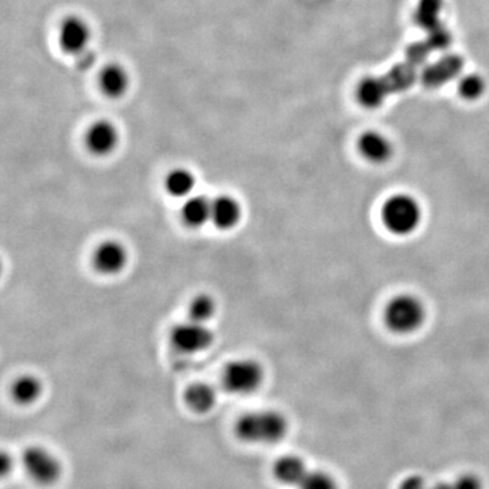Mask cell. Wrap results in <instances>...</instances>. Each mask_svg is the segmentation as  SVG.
<instances>
[{
  "instance_id": "cb8c5ba5",
  "label": "cell",
  "mask_w": 489,
  "mask_h": 489,
  "mask_svg": "<svg viewBox=\"0 0 489 489\" xmlns=\"http://www.w3.org/2000/svg\"><path fill=\"white\" fill-rule=\"evenodd\" d=\"M299 489H339L336 480L329 473L316 470L308 472L302 481H300Z\"/></svg>"
},
{
  "instance_id": "e0dca14e",
  "label": "cell",
  "mask_w": 489,
  "mask_h": 489,
  "mask_svg": "<svg viewBox=\"0 0 489 489\" xmlns=\"http://www.w3.org/2000/svg\"><path fill=\"white\" fill-rule=\"evenodd\" d=\"M416 68L417 67L410 64V63H400V64L394 65L385 77H382L389 94L401 93V91L412 88L413 83L417 80V70Z\"/></svg>"
},
{
  "instance_id": "484cf974",
  "label": "cell",
  "mask_w": 489,
  "mask_h": 489,
  "mask_svg": "<svg viewBox=\"0 0 489 489\" xmlns=\"http://www.w3.org/2000/svg\"><path fill=\"white\" fill-rule=\"evenodd\" d=\"M433 49L428 46L427 41H417V43L410 44L407 48V62L410 64L415 65V67H420V65L425 64L427 62L428 57Z\"/></svg>"
},
{
  "instance_id": "2e32d148",
  "label": "cell",
  "mask_w": 489,
  "mask_h": 489,
  "mask_svg": "<svg viewBox=\"0 0 489 489\" xmlns=\"http://www.w3.org/2000/svg\"><path fill=\"white\" fill-rule=\"evenodd\" d=\"M389 91L381 78L368 77L360 80L357 89V98L359 104L367 109L381 106L388 97Z\"/></svg>"
},
{
  "instance_id": "8992f818",
  "label": "cell",
  "mask_w": 489,
  "mask_h": 489,
  "mask_svg": "<svg viewBox=\"0 0 489 489\" xmlns=\"http://www.w3.org/2000/svg\"><path fill=\"white\" fill-rule=\"evenodd\" d=\"M23 467L31 480L41 485H51L56 483L62 475V465L59 459L43 447H29L23 452Z\"/></svg>"
},
{
  "instance_id": "6da1fadb",
  "label": "cell",
  "mask_w": 489,
  "mask_h": 489,
  "mask_svg": "<svg viewBox=\"0 0 489 489\" xmlns=\"http://www.w3.org/2000/svg\"><path fill=\"white\" fill-rule=\"evenodd\" d=\"M289 431V422L276 410H256L238 418L235 435L247 443L272 444L281 442Z\"/></svg>"
},
{
  "instance_id": "30bf717a",
  "label": "cell",
  "mask_w": 489,
  "mask_h": 489,
  "mask_svg": "<svg viewBox=\"0 0 489 489\" xmlns=\"http://www.w3.org/2000/svg\"><path fill=\"white\" fill-rule=\"evenodd\" d=\"M128 250L122 242L106 240L97 248L93 264L102 274H117L127 266Z\"/></svg>"
},
{
  "instance_id": "44dd1931",
  "label": "cell",
  "mask_w": 489,
  "mask_h": 489,
  "mask_svg": "<svg viewBox=\"0 0 489 489\" xmlns=\"http://www.w3.org/2000/svg\"><path fill=\"white\" fill-rule=\"evenodd\" d=\"M442 9L443 0H418L415 12L416 25L427 31L441 25Z\"/></svg>"
},
{
  "instance_id": "f546056e",
  "label": "cell",
  "mask_w": 489,
  "mask_h": 489,
  "mask_svg": "<svg viewBox=\"0 0 489 489\" xmlns=\"http://www.w3.org/2000/svg\"><path fill=\"white\" fill-rule=\"evenodd\" d=\"M430 489H452V484L439 483L436 485L431 486Z\"/></svg>"
},
{
  "instance_id": "9a60e30c",
  "label": "cell",
  "mask_w": 489,
  "mask_h": 489,
  "mask_svg": "<svg viewBox=\"0 0 489 489\" xmlns=\"http://www.w3.org/2000/svg\"><path fill=\"white\" fill-rule=\"evenodd\" d=\"M274 477L284 485H299L308 475L305 461L297 456H284L277 459L274 468Z\"/></svg>"
},
{
  "instance_id": "5b68a950",
  "label": "cell",
  "mask_w": 489,
  "mask_h": 489,
  "mask_svg": "<svg viewBox=\"0 0 489 489\" xmlns=\"http://www.w3.org/2000/svg\"><path fill=\"white\" fill-rule=\"evenodd\" d=\"M93 38L90 23L80 15H68L57 31L60 49L70 56H80L88 51Z\"/></svg>"
},
{
  "instance_id": "ac0fdd59",
  "label": "cell",
  "mask_w": 489,
  "mask_h": 489,
  "mask_svg": "<svg viewBox=\"0 0 489 489\" xmlns=\"http://www.w3.org/2000/svg\"><path fill=\"white\" fill-rule=\"evenodd\" d=\"M164 185L173 198H190L195 190L196 179L190 170L177 167L167 174Z\"/></svg>"
},
{
  "instance_id": "3957f363",
  "label": "cell",
  "mask_w": 489,
  "mask_h": 489,
  "mask_svg": "<svg viewBox=\"0 0 489 489\" xmlns=\"http://www.w3.org/2000/svg\"><path fill=\"white\" fill-rule=\"evenodd\" d=\"M425 320V306L410 295H400L386 306V324L397 333H412L423 325Z\"/></svg>"
},
{
  "instance_id": "52a82bcc",
  "label": "cell",
  "mask_w": 489,
  "mask_h": 489,
  "mask_svg": "<svg viewBox=\"0 0 489 489\" xmlns=\"http://www.w3.org/2000/svg\"><path fill=\"white\" fill-rule=\"evenodd\" d=\"M174 348L184 354H198L206 351L214 342V333L207 328L206 324L190 323L180 324L173 329L170 334Z\"/></svg>"
},
{
  "instance_id": "f1b7e54d",
  "label": "cell",
  "mask_w": 489,
  "mask_h": 489,
  "mask_svg": "<svg viewBox=\"0 0 489 489\" xmlns=\"http://www.w3.org/2000/svg\"><path fill=\"white\" fill-rule=\"evenodd\" d=\"M2 468H4V473L9 472L10 468H12V457L7 456V454L2 457Z\"/></svg>"
},
{
  "instance_id": "d4e9b609",
  "label": "cell",
  "mask_w": 489,
  "mask_h": 489,
  "mask_svg": "<svg viewBox=\"0 0 489 489\" xmlns=\"http://www.w3.org/2000/svg\"><path fill=\"white\" fill-rule=\"evenodd\" d=\"M427 44L433 51H444L451 46L452 36L449 29L443 25H438L436 28L428 30Z\"/></svg>"
},
{
  "instance_id": "83f0119b",
  "label": "cell",
  "mask_w": 489,
  "mask_h": 489,
  "mask_svg": "<svg viewBox=\"0 0 489 489\" xmlns=\"http://www.w3.org/2000/svg\"><path fill=\"white\" fill-rule=\"evenodd\" d=\"M399 489H430L422 476L412 475L400 484Z\"/></svg>"
},
{
  "instance_id": "8fae6325",
  "label": "cell",
  "mask_w": 489,
  "mask_h": 489,
  "mask_svg": "<svg viewBox=\"0 0 489 489\" xmlns=\"http://www.w3.org/2000/svg\"><path fill=\"white\" fill-rule=\"evenodd\" d=\"M98 83L105 96L111 99H120L130 91L131 75L124 65L111 63L102 68Z\"/></svg>"
},
{
  "instance_id": "603a6c76",
  "label": "cell",
  "mask_w": 489,
  "mask_h": 489,
  "mask_svg": "<svg viewBox=\"0 0 489 489\" xmlns=\"http://www.w3.org/2000/svg\"><path fill=\"white\" fill-rule=\"evenodd\" d=\"M485 91V80L481 75H465L459 83V93L467 101H476Z\"/></svg>"
},
{
  "instance_id": "ba28073f",
  "label": "cell",
  "mask_w": 489,
  "mask_h": 489,
  "mask_svg": "<svg viewBox=\"0 0 489 489\" xmlns=\"http://www.w3.org/2000/svg\"><path fill=\"white\" fill-rule=\"evenodd\" d=\"M85 143L86 148L94 156H109L119 148V128L109 120H98L89 127Z\"/></svg>"
},
{
  "instance_id": "7a4b0ae2",
  "label": "cell",
  "mask_w": 489,
  "mask_h": 489,
  "mask_svg": "<svg viewBox=\"0 0 489 489\" xmlns=\"http://www.w3.org/2000/svg\"><path fill=\"white\" fill-rule=\"evenodd\" d=\"M382 222L396 235L412 234L422 222V208L409 195H394L382 207Z\"/></svg>"
},
{
  "instance_id": "4316f807",
  "label": "cell",
  "mask_w": 489,
  "mask_h": 489,
  "mask_svg": "<svg viewBox=\"0 0 489 489\" xmlns=\"http://www.w3.org/2000/svg\"><path fill=\"white\" fill-rule=\"evenodd\" d=\"M452 489H484L483 483L477 476L467 475L459 476L454 483H452Z\"/></svg>"
},
{
  "instance_id": "9c48e42d",
  "label": "cell",
  "mask_w": 489,
  "mask_h": 489,
  "mask_svg": "<svg viewBox=\"0 0 489 489\" xmlns=\"http://www.w3.org/2000/svg\"><path fill=\"white\" fill-rule=\"evenodd\" d=\"M462 68H464V59L459 55H446L423 70V85L427 89L441 88L444 83L456 80L461 74Z\"/></svg>"
},
{
  "instance_id": "d6986e66",
  "label": "cell",
  "mask_w": 489,
  "mask_h": 489,
  "mask_svg": "<svg viewBox=\"0 0 489 489\" xmlns=\"http://www.w3.org/2000/svg\"><path fill=\"white\" fill-rule=\"evenodd\" d=\"M185 401L195 412H208L209 409H213L216 402L215 389L207 384H195L185 393Z\"/></svg>"
},
{
  "instance_id": "7c38bea8",
  "label": "cell",
  "mask_w": 489,
  "mask_h": 489,
  "mask_svg": "<svg viewBox=\"0 0 489 489\" xmlns=\"http://www.w3.org/2000/svg\"><path fill=\"white\" fill-rule=\"evenodd\" d=\"M242 209L232 196L222 195L213 200L211 222L221 230H232L240 223Z\"/></svg>"
},
{
  "instance_id": "5bb4252c",
  "label": "cell",
  "mask_w": 489,
  "mask_h": 489,
  "mask_svg": "<svg viewBox=\"0 0 489 489\" xmlns=\"http://www.w3.org/2000/svg\"><path fill=\"white\" fill-rule=\"evenodd\" d=\"M182 221L193 229L203 227L204 224L211 222L213 216V200L206 196H190L185 201L181 211Z\"/></svg>"
},
{
  "instance_id": "4fadbf2b",
  "label": "cell",
  "mask_w": 489,
  "mask_h": 489,
  "mask_svg": "<svg viewBox=\"0 0 489 489\" xmlns=\"http://www.w3.org/2000/svg\"><path fill=\"white\" fill-rule=\"evenodd\" d=\"M358 148H359L360 154L374 164L388 161L393 153V148H392L388 139L381 133L373 132V131L360 136Z\"/></svg>"
},
{
  "instance_id": "277c9868",
  "label": "cell",
  "mask_w": 489,
  "mask_h": 489,
  "mask_svg": "<svg viewBox=\"0 0 489 489\" xmlns=\"http://www.w3.org/2000/svg\"><path fill=\"white\" fill-rule=\"evenodd\" d=\"M263 367L255 360L240 359L230 363L223 374L224 388L234 394H250L263 384Z\"/></svg>"
},
{
  "instance_id": "ffe728a7",
  "label": "cell",
  "mask_w": 489,
  "mask_h": 489,
  "mask_svg": "<svg viewBox=\"0 0 489 489\" xmlns=\"http://www.w3.org/2000/svg\"><path fill=\"white\" fill-rule=\"evenodd\" d=\"M43 393V385L36 376L23 375L13 385V397L18 404L30 405L38 401Z\"/></svg>"
},
{
  "instance_id": "7402d4cb",
  "label": "cell",
  "mask_w": 489,
  "mask_h": 489,
  "mask_svg": "<svg viewBox=\"0 0 489 489\" xmlns=\"http://www.w3.org/2000/svg\"><path fill=\"white\" fill-rule=\"evenodd\" d=\"M216 305L213 298L208 295H198L190 306V318L195 323L206 324L214 317Z\"/></svg>"
}]
</instances>
